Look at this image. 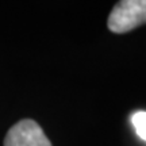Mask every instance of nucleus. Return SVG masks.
Segmentation results:
<instances>
[{"label": "nucleus", "mask_w": 146, "mask_h": 146, "mask_svg": "<svg viewBox=\"0 0 146 146\" xmlns=\"http://www.w3.org/2000/svg\"><path fill=\"white\" fill-rule=\"evenodd\" d=\"M146 23V0H122L108 16V29L123 34Z\"/></svg>", "instance_id": "nucleus-1"}, {"label": "nucleus", "mask_w": 146, "mask_h": 146, "mask_svg": "<svg viewBox=\"0 0 146 146\" xmlns=\"http://www.w3.org/2000/svg\"><path fill=\"white\" fill-rule=\"evenodd\" d=\"M4 146H52V143L36 122L23 119L8 130Z\"/></svg>", "instance_id": "nucleus-2"}, {"label": "nucleus", "mask_w": 146, "mask_h": 146, "mask_svg": "<svg viewBox=\"0 0 146 146\" xmlns=\"http://www.w3.org/2000/svg\"><path fill=\"white\" fill-rule=\"evenodd\" d=\"M131 123L135 129L137 134L139 138L146 141V112L145 111H138L131 116Z\"/></svg>", "instance_id": "nucleus-3"}]
</instances>
